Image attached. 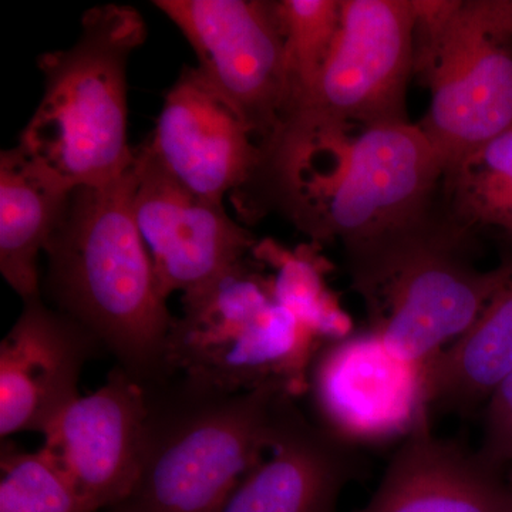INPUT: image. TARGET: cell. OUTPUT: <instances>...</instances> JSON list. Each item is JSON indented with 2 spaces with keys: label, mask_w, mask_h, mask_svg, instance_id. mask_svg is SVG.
Masks as SVG:
<instances>
[{
  "label": "cell",
  "mask_w": 512,
  "mask_h": 512,
  "mask_svg": "<svg viewBox=\"0 0 512 512\" xmlns=\"http://www.w3.org/2000/svg\"><path fill=\"white\" fill-rule=\"evenodd\" d=\"M444 165L417 124L284 130L264 150L256 187L313 244L359 258L440 211Z\"/></svg>",
  "instance_id": "1"
},
{
  "label": "cell",
  "mask_w": 512,
  "mask_h": 512,
  "mask_svg": "<svg viewBox=\"0 0 512 512\" xmlns=\"http://www.w3.org/2000/svg\"><path fill=\"white\" fill-rule=\"evenodd\" d=\"M136 181L134 158L110 184L76 188L45 252L57 311L148 386L173 375L168 343L175 316L134 217Z\"/></svg>",
  "instance_id": "2"
},
{
  "label": "cell",
  "mask_w": 512,
  "mask_h": 512,
  "mask_svg": "<svg viewBox=\"0 0 512 512\" xmlns=\"http://www.w3.org/2000/svg\"><path fill=\"white\" fill-rule=\"evenodd\" d=\"M146 390L137 483L123 503L104 512H221L264 460L292 397L279 384L231 393L180 373Z\"/></svg>",
  "instance_id": "3"
},
{
  "label": "cell",
  "mask_w": 512,
  "mask_h": 512,
  "mask_svg": "<svg viewBox=\"0 0 512 512\" xmlns=\"http://www.w3.org/2000/svg\"><path fill=\"white\" fill-rule=\"evenodd\" d=\"M147 26L131 6L87 10L82 35L69 49L45 53V93L18 147L72 190L101 187L130 170L127 63Z\"/></svg>",
  "instance_id": "4"
},
{
  "label": "cell",
  "mask_w": 512,
  "mask_h": 512,
  "mask_svg": "<svg viewBox=\"0 0 512 512\" xmlns=\"http://www.w3.org/2000/svg\"><path fill=\"white\" fill-rule=\"evenodd\" d=\"M473 231L443 208L348 261L353 288L365 299L372 329L394 356L427 365L460 338L512 274V256L490 271L471 262Z\"/></svg>",
  "instance_id": "5"
},
{
  "label": "cell",
  "mask_w": 512,
  "mask_h": 512,
  "mask_svg": "<svg viewBox=\"0 0 512 512\" xmlns=\"http://www.w3.org/2000/svg\"><path fill=\"white\" fill-rule=\"evenodd\" d=\"M255 262L251 256L202 291L183 296L168 365L173 373L224 392L279 384L295 396L308 387L319 339L276 301L271 276Z\"/></svg>",
  "instance_id": "6"
},
{
  "label": "cell",
  "mask_w": 512,
  "mask_h": 512,
  "mask_svg": "<svg viewBox=\"0 0 512 512\" xmlns=\"http://www.w3.org/2000/svg\"><path fill=\"white\" fill-rule=\"evenodd\" d=\"M414 76L431 96L417 126L447 173L512 127V0H461L437 35L414 45Z\"/></svg>",
  "instance_id": "7"
},
{
  "label": "cell",
  "mask_w": 512,
  "mask_h": 512,
  "mask_svg": "<svg viewBox=\"0 0 512 512\" xmlns=\"http://www.w3.org/2000/svg\"><path fill=\"white\" fill-rule=\"evenodd\" d=\"M412 76V0H340L338 35L318 84L281 131H352L410 123L407 89Z\"/></svg>",
  "instance_id": "8"
},
{
  "label": "cell",
  "mask_w": 512,
  "mask_h": 512,
  "mask_svg": "<svg viewBox=\"0 0 512 512\" xmlns=\"http://www.w3.org/2000/svg\"><path fill=\"white\" fill-rule=\"evenodd\" d=\"M181 30L197 69L238 111L262 148L289 116L285 37L275 2L266 0H156Z\"/></svg>",
  "instance_id": "9"
},
{
  "label": "cell",
  "mask_w": 512,
  "mask_h": 512,
  "mask_svg": "<svg viewBox=\"0 0 512 512\" xmlns=\"http://www.w3.org/2000/svg\"><path fill=\"white\" fill-rule=\"evenodd\" d=\"M134 217L165 299L202 291L251 258L254 235L224 204L204 200L174 180L144 144L136 148Z\"/></svg>",
  "instance_id": "10"
},
{
  "label": "cell",
  "mask_w": 512,
  "mask_h": 512,
  "mask_svg": "<svg viewBox=\"0 0 512 512\" xmlns=\"http://www.w3.org/2000/svg\"><path fill=\"white\" fill-rule=\"evenodd\" d=\"M424 369L394 356L373 332L329 343L308 373L320 427L345 444L406 437L430 409Z\"/></svg>",
  "instance_id": "11"
},
{
  "label": "cell",
  "mask_w": 512,
  "mask_h": 512,
  "mask_svg": "<svg viewBox=\"0 0 512 512\" xmlns=\"http://www.w3.org/2000/svg\"><path fill=\"white\" fill-rule=\"evenodd\" d=\"M143 144L177 183L218 204L244 195L264 163L254 131L197 67H184L165 94Z\"/></svg>",
  "instance_id": "12"
},
{
  "label": "cell",
  "mask_w": 512,
  "mask_h": 512,
  "mask_svg": "<svg viewBox=\"0 0 512 512\" xmlns=\"http://www.w3.org/2000/svg\"><path fill=\"white\" fill-rule=\"evenodd\" d=\"M148 417L146 386L116 366L93 393L74 400L49 429L43 450L90 507H116L140 474Z\"/></svg>",
  "instance_id": "13"
},
{
  "label": "cell",
  "mask_w": 512,
  "mask_h": 512,
  "mask_svg": "<svg viewBox=\"0 0 512 512\" xmlns=\"http://www.w3.org/2000/svg\"><path fill=\"white\" fill-rule=\"evenodd\" d=\"M101 346L82 325L42 301L25 303L0 343V436L45 434L79 399L83 367Z\"/></svg>",
  "instance_id": "14"
},
{
  "label": "cell",
  "mask_w": 512,
  "mask_h": 512,
  "mask_svg": "<svg viewBox=\"0 0 512 512\" xmlns=\"http://www.w3.org/2000/svg\"><path fill=\"white\" fill-rule=\"evenodd\" d=\"M512 488L477 454L440 440L430 409L407 434L369 503L355 512H511Z\"/></svg>",
  "instance_id": "15"
},
{
  "label": "cell",
  "mask_w": 512,
  "mask_h": 512,
  "mask_svg": "<svg viewBox=\"0 0 512 512\" xmlns=\"http://www.w3.org/2000/svg\"><path fill=\"white\" fill-rule=\"evenodd\" d=\"M269 457L244 478L221 512H338L352 477L348 444L286 399Z\"/></svg>",
  "instance_id": "16"
},
{
  "label": "cell",
  "mask_w": 512,
  "mask_h": 512,
  "mask_svg": "<svg viewBox=\"0 0 512 512\" xmlns=\"http://www.w3.org/2000/svg\"><path fill=\"white\" fill-rule=\"evenodd\" d=\"M72 188L18 146L0 156V272L23 303L39 301V256L69 205Z\"/></svg>",
  "instance_id": "17"
},
{
  "label": "cell",
  "mask_w": 512,
  "mask_h": 512,
  "mask_svg": "<svg viewBox=\"0 0 512 512\" xmlns=\"http://www.w3.org/2000/svg\"><path fill=\"white\" fill-rule=\"evenodd\" d=\"M424 372L430 409L458 413L487 402L512 375V274L476 322L434 356Z\"/></svg>",
  "instance_id": "18"
},
{
  "label": "cell",
  "mask_w": 512,
  "mask_h": 512,
  "mask_svg": "<svg viewBox=\"0 0 512 512\" xmlns=\"http://www.w3.org/2000/svg\"><path fill=\"white\" fill-rule=\"evenodd\" d=\"M441 200L460 227L498 228L512 242V127L444 173Z\"/></svg>",
  "instance_id": "19"
},
{
  "label": "cell",
  "mask_w": 512,
  "mask_h": 512,
  "mask_svg": "<svg viewBox=\"0 0 512 512\" xmlns=\"http://www.w3.org/2000/svg\"><path fill=\"white\" fill-rule=\"evenodd\" d=\"M252 258L274 271L271 279L276 301L291 309L316 338L333 342L348 338L350 319L326 285L330 266L320 254V245L309 242L288 249L264 239L255 245Z\"/></svg>",
  "instance_id": "20"
},
{
  "label": "cell",
  "mask_w": 512,
  "mask_h": 512,
  "mask_svg": "<svg viewBox=\"0 0 512 512\" xmlns=\"http://www.w3.org/2000/svg\"><path fill=\"white\" fill-rule=\"evenodd\" d=\"M275 6L285 37L288 123L318 84L338 35L340 0H278Z\"/></svg>",
  "instance_id": "21"
},
{
  "label": "cell",
  "mask_w": 512,
  "mask_h": 512,
  "mask_svg": "<svg viewBox=\"0 0 512 512\" xmlns=\"http://www.w3.org/2000/svg\"><path fill=\"white\" fill-rule=\"evenodd\" d=\"M0 470V512H99L43 448L22 450L2 440Z\"/></svg>",
  "instance_id": "22"
},
{
  "label": "cell",
  "mask_w": 512,
  "mask_h": 512,
  "mask_svg": "<svg viewBox=\"0 0 512 512\" xmlns=\"http://www.w3.org/2000/svg\"><path fill=\"white\" fill-rule=\"evenodd\" d=\"M477 456L512 488V375L487 400L483 446Z\"/></svg>",
  "instance_id": "23"
},
{
  "label": "cell",
  "mask_w": 512,
  "mask_h": 512,
  "mask_svg": "<svg viewBox=\"0 0 512 512\" xmlns=\"http://www.w3.org/2000/svg\"><path fill=\"white\" fill-rule=\"evenodd\" d=\"M511 512H512V507H511Z\"/></svg>",
  "instance_id": "24"
}]
</instances>
